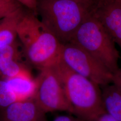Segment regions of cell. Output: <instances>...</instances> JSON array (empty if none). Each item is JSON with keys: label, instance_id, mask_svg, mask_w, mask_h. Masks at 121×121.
<instances>
[{"label": "cell", "instance_id": "cell-9", "mask_svg": "<svg viewBox=\"0 0 121 121\" xmlns=\"http://www.w3.org/2000/svg\"><path fill=\"white\" fill-rule=\"evenodd\" d=\"M30 72L21 61L16 41L0 50V73L7 78Z\"/></svg>", "mask_w": 121, "mask_h": 121}, {"label": "cell", "instance_id": "cell-7", "mask_svg": "<svg viewBox=\"0 0 121 121\" xmlns=\"http://www.w3.org/2000/svg\"><path fill=\"white\" fill-rule=\"evenodd\" d=\"M91 13L121 49V0H98Z\"/></svg>", "mask_w": 121, "mask_h": 121}, {"label": "cell", "instance_id": "cell-18", "mask_svg": "<svg viewBox=\"0 0 121 121\" xmlns=\"http://www.w3.org/2000/svg\"><path fill=\"white\" fill-rule=\"evenodd\" d=\"M73 0L74 1L78 2L82 4H84L88 8L91 9H92L94 6L95 5L96 2L97 1L96 0Z\"/></svg>", "mask_w": 121, "mask_h": 121}, {"label": "cell", "instance_id": "cell-20", "mask_svg": "<svg viewBox=\"0 0 121 121\" xmlns=\"http://www.w3.org/2000/svg\"><path fill=\"white\" fill-rule=\"evenodd\" d=\"M95 121V120H91V121Z\"/></svg>", "mask_w": 121, "mask_h": 121}, {"label": "cell", "instance_id": "cell-19", "mask_svg": "<svg viewBox=\"0 0 121 121\" xmlns=\"http://www.w3.org/2000/svg\"><path fill=\"white\" fill-rule=\"evenodd\" d=\"M95 121H117L108 112H105L99 115L95 120Z\"/></svg>", "mask_w": 121, "mask_h": 121}, {"label": "cell", "instance_id": "cell-1", "mask_svg": "<svg viewBox=\"0 0 121 121\" xmlns=\"http://www.w3.org/2000/svg\"><path fill=\"white\" fill-rule=\"evenodd\" d=\"M17 32L26 60L35 67H51L60 59L62 43L34 13L23 14Z\"/></svg>", "mask_w": 121, "mask_h": 121}, {"label": "cell", "instance_id": "cell-13", "mask_svg": "<svg viewBox=\"0 0 121 121\" xmlns=\"http://www.w3.org/2000/svg\"><path fill=\"white\" fill-rule=\"evenodd\" d=\"M17 102L16 96L6 80H0V109Z\"/></svg>", "mask_w": 121, "mask_h": 121}, {"label": "cell", "instance_id": "cell-21", "mask_svg": "<svg viewBox=\"0 0 121 121\" xmlns=\"http://www.w3.org/2000/svg\"><path fill=\"white\" fill-rule=\"evenodd\" d=\"M97 1H98V0H96Z\"/></svg>", "mask_w": 121, "mask_h": 121}, {"label": "cell", "instance_id": "cell-12", "mask_svg": "<svg viewBox=\"0 0 121 121\" xmlns=\"http://www.w3.org/2000/svg\"><path fill=\"white\" fill-rule=\"evenodd\" d=\"M24 13L21 9L0 22V50L15 41L17 24Z\"/></svg>", "mask_w": 121, "mask_h": 121}, {"label": "cell", "instance_id": "cell-3", "mask_svg": "<svg viewBox=\"0 0 121 121\" xmlns=\"http://www.w3.org/2000/svg\"><path fill=\"white\" fill-rule=\"evenodd\" d=\"M91 10L70 0H38L40 21L62 44L69 43Z\"/></svg>", "mask_w": 121, "mask_h": 121}, {"label": "cell", "instance_id": "cell-4", "mask_svg": "<svg viewBox=\"0 0 121 121\" xmlns=\"http://www.w3.org/2000/svg\"><path fill=\"white\" fill-rule=\"evenodd\" d=\"M69 43L82 48L112 73L119 69V53L115 43L91 13L85 19Z\"/></svg>", "mask_w": 121, "mask_h": 121}, {"label": "cell", "instance_id": "cell-15", "mask_svg": "<svg viewBox=\"0 0 121 121\" xmlns=\"http://www.w3.org/2000/svg\"><path fill=\"white\" fill-rule=\"evenodd\" d=\"M21 5H23L30 10L35 15L38 13V0H14Z\"/></svg>", "mask_w": 121, "mask_h": 121}, {"label": "cell", "instance_id": "cell-5", "mask_svg": "<svg viewBox=\"0 0 121 121\" xmlns=\"http://www.w3.org/2000/svg\"><path fill=\"white\" fill-rule=\"evenodd\" d=\"M60 57L70 69L100 87L112 83V73L78 45L72 43L62 44Z\"/></svg>", "mask_w": 121, "mask_h": 121}, {"label": "cell", "instance_id": "cell-2", "mask_svg": "<svg viewBox=\"0 0 121 121\" xmlns=\"http://www.w3.org/2000/svg\"><path fill=\"white\" fill-rule=\"evenodd\" d=\"M52 66L60 78L72 114L89 121L95 120L106 112L99 85L70 69L60 57Z\"/></svg>", "mask_w": 121, "mask_h": 121}, {"label": "cell", "instance_id": "cell-10", "mask_svg": "<svg viewBox=\"0 0 121 121\" xmlns=\"http://www.w3.org/2000/svg\"><path fill=\"white\" fill-rule=\"evenodd\" d=\"M6 80L16 95L17 101H25L34 98L37 83L30 72L8 78Z\"/></svg>", "mask_w": 121, "mask_h": 121}, {"label": "cell", "instance_id": "cell-11", "mask_svg": "<svg viewBox=\"0 0 121 121\" xmlns=\"http://www.w3.org/2000/svg\"><path fill=\"white\" fill-rule=\"evenodd\" d=\"M104 108L117 121H121V91L113 84L101 87Z\"/></svg>", "mask_w": 121, "mask_h": 121}, {"label": "cell", "instance_id": "cell-14", "mask_svg": "<svg viewBox=\"0 0 121 121\" xmlns=\"http://www.w3.org/2000/svg\"><path fill=\"white\" fill-rule=\"evenodd\" d=\"M21 6L14 0H0V18L2 19L22 9Z\"/></svg>", "mask_w": 121, "mask_h": 121}, {"label": "cell", "instance_id": "cell-6", "mask_svg": "<svg viewBox=\"0 0 121 121\" xmlns=\"http://www.w3.org/2000/svg\"><path fill=\"white\" fill-rule=\"evenodd\" d=\"M35 79L34 99L44 112L62 111L73 113L60 78L53 66L40 69Z\"/></svg>", "mask_w": 121, "mask_h": 121}, {"label": "cell", "instance_id": "cell-16", "mask_svg": "<svg viewBox=\"0 0 121 121\" xmlns=\"http://www.w3.org/2000/svg\"><path fill=\"white\" fill-rule=\"evenodd\" d=\"M112 83L121 91V68H119L116 72L112 73Z\"/></svg>", "mask_w": 121, "mask_h": 121}, {"label": "cell", "instance_id": "cell-17", "mask_svg": "<svg viewBox=\"0 0 121 121\" xmlns=\"http://www.w3.org/2000/svg\"><path fill=\"white\" fill-rule=\"evenodd\" d=\"M53 121H85L77 117L68 115H61L56 117Z\"/></svg>", "mask_w": 121, "mask_h": 121}, {"label": "cell", "instance_id": "cell-8", "mask_svg": "<svg viewBox=\"0 0 121 121\" xmlns=\"http://www.w3.org/2000/svg\"><path fill=\"white\" fill-rule=\"evenodd\" d=\"M0 121H47L46 113L34 98L17 101L0 109Z\"/></svg>", "mask_w": 121, "mask_h": 121}]
</instances>
